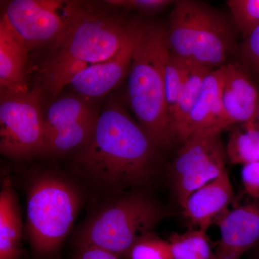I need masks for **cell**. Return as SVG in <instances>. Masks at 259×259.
Here are the masks:
<instances>
[{"mask_svg":"<svg viewBox=\"0 0 259 259\" xmlns=\"http://www.w3.org/2000/svg\"><path fill=\"white\" fill-rule=\"evenodd\" d=\"M131 23L84 7L63 36L53 45V52L94 64L111 59L131 37Z\"/></svg>","mask_w":259,"mask_h":259,"instance_id":"52a82bcc","label":"cell"},{"mask_svg":"<svg viewBox=\"0 0 259 259\" xmlns=\"http://www.w3.org/2000/svg\"><path fill=\"white\" fill-rule=\"evenodd\" d=\"M92 102L77 95L58 97L44 115L46 140L56 131L84 119L98 115Z\"/></svg>","mask_w":259,"mask_h":259,"instance_id":"e0dca14e","label":"cell"},{"mask_svg":"<svg viewBox=\"0 0 259 259\" xmlns=\"http://www.w3.org/2000/svg\"><path fill=\"white\" fill-rule=\"evenodd\" d=\"M233 186L228 172L194 191L182 206L191 226L207 231L228 211L233 199Z\"/></svg>","mask_w":259,"mask_h":259,"instance_id":"5bb4252c","label":"cell"},{"mask_svg":"<svg viewBox=\"0 0 259 259\" xmlns=\"http://www.w3.org/2000/svg\"><path fill=\"white\" fill-rule=\"evenodd\" d=\"M90 65L62 53L53 52L42 71V90L55 98Z\"/></svg>","mask_w":259,"mask_h":259,"instance_id":"ac0fdd59","label":"cell"},{"mask_svg":"<svg viewBox=\"0 0 259 259\" xmlns=\"http://www.w3.org/2000/svg\"><path fill=\"white\" fill-rule=\"evenodd\" d=\"M226 150L221 134L190 136L172 163L174 188L181 206L194 191L226 171Z\"/></svg>","mask_w":259,"mask_h":259,"instance_id":"9c48e42d","label":"cell"},{"mask_svg":"<svg viewBox=\"0 0 259 259\" xmlns=\"http://www.w3.org/2000/svg\"><path fill=\"white\" fill-rule=\"evenodd\" d=\"M104 3L110 6L153 13L166 8L173 2L169 0H107Z\"/></svg>","mask_w":259,"mask_h":259,"instance_id":"484cf974","label":"cell"},{"mask_svg":"<svg viewBox=\"0 0 259 259\" xmlns=\"http://www.w3.org/2000/svg\"><path fill=\"white\" fill-rule=\"evenodd\" d=\"M219 241L214 259H240L259 242V200L227 211L215 223Z\"/></svg>","mask_w":259,"mask_h":259,"instance_id":"30bf717a","label":"cell"},{"mask_svg":"<svg viewBox=\"0 0 259 259\" xmlns=\"http://www.w3.org/2000/svg\"><path fill=\"white\" fill-rule=\"evenodd\" d=\"M42 100L40 88L23 94L0 90V152L5 157L25 160L44 153Z\"/></svg>","mask_w":259,"mask_h":259,"instance_id":"8992f818","label":"cell"},{"mask_svg":"<svg viewBox=\"0 0 259 259\" xmlns=\"http://www.w3.org/2000/svg\"><path fill=\"white\" fill-rule=\"evenodd\" d=\"M73 259H122L119 255L97 247L79 248Z\"/></svg>","mask_w":259,"mask_h":259,"instance_id":"f1b7e54d","label":"cell"},{"mask_svg":"<svg viewBox=\"0 0 259 259\" xmlns=\"http://www.w3.org/2000/svg\"><path fill=\"white\" fill-rule=\"evenodd\" d=\"M227 5L236 30L246 38L259 26V0H229Z\"/></svg>","mask_w":259,"mask_h":259,"instance_id":"d4e9b609","label":"cell"},{"mask_svg":"<svg viewBox=\"0 0 259 259\" xmlns=\"http://www.w3.org/2000/svg\"><path fill=\"white\" fill-rule=\"evenodd\" d=\"M161 151L112 98L99 114L90 139L76 150L75 165L97 188L118 194L151 182L159 168Z\"/></svg>","mask_w":259,"mask_h":259,"instance_id":"6da1fadb","label":"cell"},{"mask_svg":"<svg viewBox=\"0 0 259 259\" xmlns=\"http://www.w3.org/2000/svg\"><path fill=\"white\" fill-rule=\"evenodd\" d=\"M204 230L194 229L185 233H172L168 237L175 259H214L213 250L207 233Z\"/></svg>","mask_w":259,"mask_h":259,"instance_id":"7402d4cb","label":"cell"},{"mask_svg":"<svg viewBox=\"0 0 259 259\" xmlns=\"http://www.w3.org/2000/svg\"><path fill=\"white\" fill-rule=\"evenodd\" d=\"M122 259H175L170 243L153 232L139 238Z\"/></svg>","mask_w":259,"mask_h":259,"instance_id":"cb8c5ba5","label":"cell"},{"mask_svg":"<svg viewBox=\"0 0 259 259\" xmlns=\"http://www.w3.org/2000/svg\"><path fill=\"white\" fill-rule=\"evenodd\" d=\"M81 202L77 187L64 177L44 173L32 181L27 197L26 229L37 256L50 258L59 251Z\"/></svg>","mask_w":259,"mask_h":259,"instance_id":"5b68a950","label":"cell"},{"mask_svg":"<svg viewBox=\"0 0 259 259\" xmlns=\"http://www.w3.org/2000/svg\"><path fill=\"white\" fill-rule=\"evenodd\" d=\"M223 77V66L206 75L186 121L181 144L193 135L221 134L228 127L221 102Z\"/></svg>","mask_w":259,"mask_h":259,"instance_id":"4fadbf2b","label":"cell"},{"mask_svg":"<svg viewBox=\"0 0 259 259\" xmlns=\"http://www.w3.org/2000/svg\"><path fill=\"white\" fill-rule=\"evenodd\" d=\"M257 122H258V124H259V106H258V114H257Z\"/></svg>","mask_w":259,"mask_h":259,"instance_id":"f546056e","label":"cell"},{"mask_svg":"<svg viewBox=\"0 0 259 259\" xmlns=\"http://www.w3.org/2000/svg\"><path fill=\"white\" fill-rule=\"evenodd\" d=\"M134 51L127 97L136 121L161 150L175 143L167 111L165 74L171 51L166 30L153 22L133 21Z\"/></svg>","mask_w":259,"mask_h":259,"instance_id":"7a4b0ae2","label":"cell"},{"mask_svg":"<svg viewBox=\"0 0 259 259\" xmlns=\"http://www.w3.org/2000/svg\"><path fill=\"white\" fill-rule=\"evenodd\" d=\"M30 51L10 28L3 15L0 20V90L15 94L30 91L27 65Z\"/></svg>","mask_w":259,"mask_h":259,"instance_id":"9a60e30c","label":"cell"},{"mask_svg":"<svg viewBox=\"0 0 259 259\" xmlns=\"http://www.w3.org/2000/svg\"><path fill=\"white\" fill-rule=\"evenodd\" d=\"M115 195L79 228L75 239L78 249L97 247L122 258L135 242L166 218L165 209L147 194L131 191Z\"/></svg>","mask_w":259,"mask_h":259,"instance_id":"277c9868","label":"cell"},{"mask_svg":"<svg viewBox=\"0 0 259 259\" xmlns=\"http://www.w3.org/2000/svg\"><path fill=\"white\" fill-rule=\"evenodd\" d=\"M83 4L63 0H12L3 16L29 51L55 44L81 13Z\"/></svg>","mask_w":259,"mask_h":259,"instance_id":"ba28073f","label":"cell"},{"mask_svg":"<svg viewBox=\"0 0 259 259\" xmlns=\"http://www.w3.org/2000/svg\"><path fill=\"white\" fill-rule=\"evenodd\" d=\"M212 69L190 64L185 88L175 111L170 118V125L175 142H182L187 117L197 100L206 75Z\"/></svg>","mask_w":259,"mask_h":259,"instance_id":"44dd1931","label":"cell"},{"mask_svg":"<svg viewBox=\"0 0 259 259\" xmlns=\"http://www.w3.org/2000/svg\"><path fill=\"white\" fill-rule=\"evenodd\" d=\"M23 222L18 196L10 178L0 192V259H20Z\"/></svg>","mask_w":259,"mask_h":259,"instance_id":"2e32d148","label":"cell"},{"mask_svg":"<svg viewBox=\"0 0 259 259\" xmlns=\"http://www.w3.org/2000/svg\"><path fill=\"white\" fill-rule=\"evenodd\" d=\"M221 102L228 127L257 122L259 90L245 69L236 64L223 65Z\"/></svg>","mask_w":259,"mask_h":259,"instance_id":"7c38bea8","label":"cell"},{"mask_svg":"<svg viewBox=\"0 0 259 259\" xmlns=\"http://www.w3.org/2000/svg\"><path fill=\"white\" fill-rule=\"evenodd\" d=\"M241 54L247 66L259 77V26L245 38Z\"/></svg>","mask_w":259,"mask_h":259,"instance_id":"4316f807","label":"cell"},{"mask_svg":"<svg viewBox=\"0 0 259 259\" xmlns=\"http://www.w3.org/2000/svg\"><path fill=\"white\" fill-rule=\"evenodd\" d=\"M228 161L245 165L259 161V124H241L232 131L226 146Z\"/></svg>","mask_w":259,"mask_h":259,"instance_id":"d6986e66","label":"cell"},{"mask_svg":"<svg viewBox=\"0 0 259 259\" xmlns=\"http://www.w3.org/2000/svg\"><path fill=\"white\" fill-rule=\"evenodd\" d=\"M99 114L66 126L51 135L46 140L42 154L61 155L79 149L93 135Z\"/></svg>","mask_w":259,"mask_h":259,"instance_id":"ffe728a7","label":"cell"},{"mask_svg":"<svg viewBox=\"0 0 259 259\" xmlns=\"http://www.w3.org/2000/svg\"><path fill=\"white\" fill-rule=\"evenodd\" d=\"M236 27L204 3L175 2L166 30L170 51L190 63L215 69L225 65L236 47Z\"/></svg>","mask_w":259,"mask_h":259,"instance_id":"3957f363","label":"cell"},{"mask_svg":"<svg viewBox=\"0 0 259 259\" xmlns=\"http://www.w3.org/2000/svg\"><path fill=\"white\" fill-rule=\"evenodd\" d=\"M241 179L247 194L259 200V161L243 165Z\"/></svg>","mask_w":259,"mask_h":259,"instance_id":"83f0119b","label":"cell"},{"mask_svg":"<svg viewBox=\"0 0 259 259\" xmlns=\"http://www.w3.org/2000/svg\"><path fill=\"white\" fill-rule=\"evenodd\" d=\"M190 64L171 53L170 54L165 74V93L169 120L183 93Z\"/></svg>","mask_w":259,"mask_h":259,"instance_id":"603a6c76","label":"cell"},{"mask_svg":"<svg viewBox=\"0 0 259 259\" xmlns=\"http://www.w3.org/2000/svg\"><path fill=\"white\" fill-rule=\"evenodd\" d=\"M129 40L111 59L90 65L70 83L75 95L89 101L97 100L110 93L127 76L134 51L132 23Z\"/></svg>","mask_w":259,"mask_h":259,"instance_id":"8fae6325","label":"cell"}]
</instances>
